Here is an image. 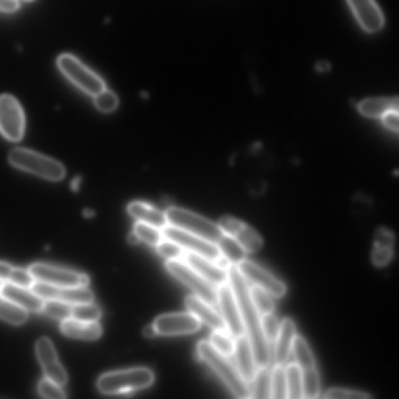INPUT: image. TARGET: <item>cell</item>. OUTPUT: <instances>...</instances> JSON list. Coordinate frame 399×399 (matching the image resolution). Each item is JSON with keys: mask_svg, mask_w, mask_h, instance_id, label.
I'll list each match as a JSON object with an SVG mask.
<instances>
[{"mask_svg": "<svg viewBox=\"0 0 399 399\" xmlns=\"http://www.w3.org/2000/svg\"><path fill=\"white\" fill-rule=\"evenodd\" d=\"M227 272L228 282L236 297L245 334L251 342L257 368L269 367L271 361L269 344L262 333L261 315L252 301L248 282L237 265H230Z\"/></svg>", "mask_w": 399, "mask_h": 399, "instance_id": "1", "label": "cell"}, {"mask_svg": "<svg viewBox=\"0 0 399 399\" xmlns=\"http://www.w3.org/2000/svg\"><path fill=\"white\" fill-rule=\"evenodd\" d=\"M197 353L200 359L204 361L218 374L231 393L237 398H252L251 388L240 375L236 366L224 356L216 351L209 341H201L197 344Z\"/></svg>", "mask_w": 399, "mask_h": 399, "instance_id": "2", "label": "cell"}, {"mask_svg": "<svg viewBox=\"0 0 399 399\" xmlns=\"http://www.w3.org/2000/svg\"><path fill=\"white\" fill-rule=\"evenodd\" d=\"M151 370L137 368L103 374L97 382L100 393L105 395H123L145 389L154 383Z\"/></svg>", "mask_w": 399, "mask_h": 399, "instance_id": "3", "label": "cell"}, {"mask_svg": "<svg viewBox=\"0 0 399 399\" xmlns=\"http://www.w3.org/2000/svg\"><path fill=\"white\" fill-rule=\"evenodd\" d=\"M9 161L16 169L50 181L62 180L66 175L64 166L60 162L27 148L12 150Z\"/></svg>", "mask_w": 399, "mask_h": 399, "instance_id": "4", "label": "cell"}, {"mask_svg": "<svg viewBox=\"0 0 399 399\" xmlns=\"http://www.w3.org/2000/svg\"><path fill=\"white\" fill-rule=\"evenodd\" d=\"M165 214L170 226L202 237L212 243L217 244L223 236L218 224L194 212L172 207Z\"/></svg>", "mask_w": 399, "mask_h": 399, "instance_id": "5", "label": "cell"}, {"mask_svg": "<svg viewBox=\"0 0 399 399\" xmlns=\"http://www.w3.org/2000/svg\"><path fill=\"white\" fill-rule=\"evenodd\" d=\"M57 66L66 78L88 95L95 96L105 89L102 78L71 54L60 56Z\"/></svg>", "mask_w": 399, "mask_h": 399, "instance_id": "6", "label": "cell"}, {"mask_svg": "<svg viewBox=\"0 0 399 399\" xmlns=\"http://www.w3.org/2000/svg\"><path fill=\"white\" fill-rule=\"evenodd\" d=\"M165 269L173 277L193 291L197 296L212 306L218 305V289L182 260H170Z\"/></svg>", "mask_w": 399, "mask_h": 399, "instance_id": "7", "label": "cell"}, {"mask_svg": "<svg viewBox=\"0 0 399 399\" xmlns=\"http://www.w3.org/2000/svg\"><path fill=\"white\" fill-rule=\"evenodd\" d=\"M25 131L23 108L14 96L0 95V133L8 140L19 142Z\"/></svg>", "mask_w": 399, "mask_h": 399, "instance_id": "8", "label": "cell"}, {"mask_svg": "<svg viewBox=\"0 0 399 399\" xmlns=\"http://www.w3.org/2000/svg\"><path fill=\"white\" fill-rule=\"evenodd\" d=\"M28 270L36 281L56 286H87L90 282L86 274L46 264H32Z\"/></svg>", "mask_w": 399, "mask_h": 399, "instance_id": "9", "label": "cell"}, {"mask_svg": "<svg viewBox=\"0 0 399 399\" xmlns=\"http://www.w3.org/2000/svg\"><path fill=\"white\" fill-rule=\"evenodd\" d=\"M162 232L164 238L177 243L185 251L201 255L214 262L222 256L217 244L170 224L164 227Z\"/></svg>", "mask_w": 399, "mask_h": 399, "instance_id": "10", "label": "cell"}, {"mask_svg": "<svg viewBox=\"0 0 399 399\" xmlns=\"http://www.w3.org/2000/svg\"><path fill=\"white\" fill-rule=\"evenodd\" d=\"M31 289L44 301L57 299L71 305L93 303L94 294L86 286L62 287L36 281Z\"/></svg>", "mask_w": 399, "mask_h": 399, "instance_id": "11", "label": "cell"}, {"mask_svg": "<svg viewBox=\"0 0 399 399\" xmlns=\"http://www.w3.org/2000/svg\"><path fill=\"white\" fill-rule=\"evenodd\" d=\"M237 267L247 281H251L254 286L260 287L273 297L281 298L286 294L287 287L284 281L252 261L245 259Z\"/></svg>", "mask_w": 399, "mask_h": 399, "instance_id": "12", "label": "cell"}, {"mask_svg": "<svg viewBox=\"0 0 399 399\" xmlns=\"http://www.w3.org/2000/svg\"><path fill=\"white\" fill-rule=\"evenodd\" d=\"M224 235L237 241L247 253H256L263 247L264 241L254 229L231 216H224L218 224Z\"/></svg>", "mask_w": 399, "mask_h": 399, "instance_id": "13", "label": "cell"}, {"mask_svg": "<svg viewBox=\"0 0 399 399\" xmlns=\"http://www.w3.org/2000/svg\"><path fill=\"white\" fill-rule=\"evenodd\" d=\"M218 305L229 333L234 338L246 335L239 306L229 282L218 287Z\"/></svg>", "mask_w": 399, "mask_h": 399, "instance_id": "14", "label": "cell"}, {"mask_svg": "<svg viewBox=\"0 0 399 399\" xmlns=\"http://www.w3.org/2000/svg\"><path fill=\"white\" fill-rule=\"evenodd\" d=\"M153 323L157 334L166 336L195 333L202 326V322L190 312L163 314Z\"/></svg>", "mask_w": 399, "mask_h": 399, "instance_id": "15", "label": "cell"}, {"mask_svg": "<svg viewBox=\"0 0 399 399\" xmlns=\"http://www.w3.org/2000/svg\"><path fill=\"white\" fill-rule=\"evenodd\" d=\"M36 349L37 358L43 368L46 378L61 386L66 385L68 380V373L58 360L51 341L46 337L39 338Z\"/></svg>", "mask_w": 399, "mask_h": 399, "instance_id": "16", "label": "cell"}, {"mask_svg": "<svg viewBox=\"0 0 399 399\" xmlns=\"http://www.w3.org/2000/svg\"><path fill=\"white\" fill-rule=\"evenodd\" d=\"M347 2L366 31L373 33L383 28L384 15L374 0H347Z\"/></svg>", "mask_w": 399, "mask_h": 399, "instance_id": "17", "label": "cell"}, {"mask_svg": "<svg viewBox=\"0 0 399 399\" xmlns=\"http://www.w3.org/2000/svg\"><path fill=\"white\" fill-rule=\"evenodd\" d=\"M181 260L215 286L219 287L228 282L227 271L204 256L185 251Z\"/></svg>", "mask_w": 399, "mask_h": 399, "instance_id": "18", "label": "cell"}, {"mask_svg": "<svg viewBox=\"0 0 399 399\" xmlns=\"http://www.w3.org/2000/svg\"><path fill=\"white\" fill-rule=\"evenodd\" d=\"M0 294L28 312H43L44 299L33 292L31 289L4 282Z\"/></svg>", "mask_w": 399, "mask_h": 399, "instance_id": "19", "label": "cell"}, {"mask_svg": "<svg viewBox=\"0 0 399 399\" xmlns=\"http://www.w3.org/2000/svg\"><path fill=\"white\" fill-rule=\"evenodd\" d=\"M236 367L240 375L247 383H252L256 372L257 366L251 342L246 335L235 340L234 353Z\"/></svg>", "mask_w": 399, "mask_h": 399, "instance_id": "20", "label": "cell"}, {"mask_svg": "<svg viewBox=\"0 0 399 399\" xmlns=\"http://www.w3.org/2000/svg\"><path fill=\"white\" fill-rule=\"evenodd\" d=\"M296 326L294 321L285 318L281 321L280 328L274 342V360L276 364L284 365L292 353L293 346L296 336Z\"/></svg>", "mask_w": 399, "mask_h": 399, "instance_id": "21", "label": "cell"}, {"mask_svg": "<svg viewBox=\"0 0 399 399\" xmlns=\"http://www.w3.org/2000/svg\"><path fill=\"white\" fill-rule=\"evenodd\" d=\"M185 305L190 313L194 314L201 322L214 330H227L221 314L214 309V306L206 303L198 296H188Z\"/></svg>", "mask_w": 399, "mask_h": 399, "instance_id": "22", "label": "cell"}, {"mask_svg": "<svg viewBox=\"0 0 399 399\" xmlns=\"http://www.w3.org/2000/svg\"><path fill=\"white\" fill-rule=\"evenodd\" d=\"M62 333L68 337L93 341L101 337L102 326L98 322H86L70 318L61 323Z\"/></svg>", "mask_w": 399, "mask_h": 399, "instance_id": "23", "label": "cell"}, {"mask_svg": "<svg viewBox=\"0 0 399 399\" xmlns=\"http://www.w3.org/2000/svg\"><path fill=\"white\" fill-rule=\"evenodd\" d=\"M128 212L138 222L151 224L157 229H162L168 224L165 214L147 203L133 202L128 206Z\"/></svg>", "mask_w": 399, "mask_h": 399, "instance_id": "24", "label": "cell"}, {"mask_svg": "<svg viewBox=\"0 0 399 399\" xmlns=\"http://www.w3.org/2000/svg\"><path fill=\"white\" fill-rule=\"evenodd\" d=\"M393 110H398V98H367L358 104L359 112L370 118H381Z\"/></svg>", "mask_w": 399, "mask_h": 399, "instance_id": "25", "label": "cell"}, {"mask_svg": "<svg viewBox=\"0 0 399 399\" xmlns=\"http://www.w3.org/2000/svg\"><path fill=\"white\" fill-rule=\"evenodd\" d=\"M0 280L7 284L31 289L36 280L29 270L14 268L9 264L0 261Z\"/></svg>", "mask_w": 399, "mask_h": 399, "instance_id": "26", "label": "cell"}, {"mask_svg": "<svg viewBox=\"0 0 399 399\" xmlns=\"http://www.w3.org/2000/svg\"><path fill=\"white\" fill-rule=\"evenodd\" d=\"M28 318V314L26 310L0 294V319L14 326H21L27 321Z\"/></svg>", "mask_w": 399, "mask_h": 399, "instance_id": "27", "label": "cell"}, {"mask_svg": "<svg viewBox=\"0 0 399 399\" xmlns=\"http://www.w3.org/2000/svg\"><path fill=\"white\" fill-rule=\"evenodd\" d=\"M292 353L294 356L296 363L301 370L317 367L311 348L302 336L296 335Z\"/></svg>", "mask_w": 399, "mask_h": 399, "instance_id": "28", "label": "cell"}, {"mask_svg": "<svg viewBox=\"0 0 399 399\" xmlns=\"http://www.w3.org/2000/svg\"><path fill=\"white\" fill-rule=\"evenodd\" d=\"M216 244L222 255L226 257L231 264L238 265L247 259V252L234 238L223 234Z\"/></svg>", "mask_w": 399, "mask_h": 399, "instance_id": "29", "label": "cell"}, {"mask_svg": "<svg viewBox=\"0 0 399 399\" xmlns=\"http://www.w3.org/2000/svg\"><path fill=\"white\" fill-rule=\"evenodd\" d=\"M270 398H287L286 374L284 365L276 363L271 370Z\"/></svg>", "mask_w": 399, "mask_h": 399, "instance_id": "30", "label": "cell"}, {"mask_svg": "<svg viewBox=\"0 0 399 399\" xmlns=\"http://www.w3.org/2000/svg\"><path fill=\"white\" fill-rule=\"evenodd\" d=\"M287 398H304L303 377L301 368L296 363H289L286 368Z\"/></svg>", "mask_w": 399, "mask_h": 399, "instance_id": "31", "label": "cell"}, {"mask_svg": "<svg viewBox=\"0 0 399 399\" xmlns=\"http://www.w3.org/2000/svg\"><path fill=\"white\" fill-rule=\"evenodd\" d=\"M304 398H318L321 393L320 374L317 367L302 370Z\"/></svg>", "mask_w": 399, "mask_h": 399, "instance_id": "32", "label": "cell"}, {"mask_svg": "<svg viewBox=\"0 0 399 399\" xmlns=\"http://www.w3.org/2000/svg\"><path fill=\"white\" fill-rule=\"evenodd\" d=\"M209 343L216 351L224 356L229 357L234 353L235 340L227 330H214Z\"/></svg>", "mask_w": 399, "mask_h": 399, "instance_id": "33", "label": "cell"}, {"mask_svg": "<svg viewBox=\"0 0 399 399\" xmlns=\"http://www.w3.org/2000/svg\"><path fill=\"white\" fill-rule=\"evenodd\" d=\"M270 374L269 367L257 368L252 382V398H270Z\"/></svg>", "mask_w": 399, "mask_h": 399, "instance_id": "34", "label": "cell"}, {"mask_svg": "<svg viewBox=\"0 0 399 399\" xmlns=\"http://www.w3.org/2000/svg\"><path fill=\"white\" fill-rule=\"evenodd\" d=\"M249 295L256 311L261 315L273 313L276 309L273 296L260 287H249Z\"/></svg>", "mask_w": 399, "mask_h": 399, "instance_id": "35", "label": "cell"}, {"mask_svg": "<svg viewBox=\"0 0 399 399\" xmlns=\"http://www.w3.org/2000/svg\"><path fill=\"white\" fill-rule=\"evenodd\" d=\"M102 310L93 303L72 306L71 318L86 322H98L102 317Z\"/></svg>", "mask_w": 399, "mask_h": 399, "instance_id": "36", "label": "cell"}, {"mask_svg": "<svg viewBox=\"0 0 399 399\" xmlns=\"http://www.w3.org/2000/svg\"><path fill=\"white\" fill-rule=\"evenodd\" d=\"M72 306L57 299H46L43 312L48 317L63 321L71 318Z\"/></svg>", "mask_w": 399, "mask_h": 399, "instance_id": "37", "label": "cell"}, {"mask_svg": "<svg viewBox=\"0 0 399 399\" xmlns=\"http://www.w3.org/2000/svg\"><path fill=\"white\" fill-rule=\"evenodd\" d=\"M134 231L140 241H143L145 244L152 247H156L164 238L162 229L140 222L135 224Z\"/></svg>", "mask_w": 399, "mask_h": 399, "instance_id": "38", "label": "cell"}, {"mask_svg": "<svg viewBox=\"0 0 399 399\" xmlns=\"http://www.w3.org/2000/svg\"><path fill=\"white\" fill-rule=\"evenodd\" d=\"M281 322L274 313L261 315V329L264 338L269 344L276 342Z\"/></svg>", "mask_w": 399, "mask_h": 399, "instance_id": "39", "label": "cell"}, {"mask_svg": "<svg viewBox=\"0 0 399 399\" xmlns=\"http://www.w3.org/2000/svg\"><path fill=\"white\" fill-rule=\"evenodd\" d=\"M155 247L157 254L167 261L181 260L185 253V249L180 245L166 238H163Z\"/></svg>", "mask_w": 399, "mask_h": 399, "instance_id": "40", "label": "cell"}, {"mask_svg": "<svg viewBox=\"0 0 399 399\" xmlns=\"http://www.w3.org/2000/svg\"><path fill=\"white\" fill-rule=\"evenodd\" d=\"M323 398L327 399H369L372 396L363 390L333 388L326 390Z\"/></svg>", "mask_w": 399, "mask_h": 399, "instance_id": "41", "label": "cell"}, {"mask_svg": "<svg viewBox=\"0 0 399 399\" xmlns=\"http://www.w3.org/2000/svg\"><path fill=\"white\" fill-rule=\"evenodd\" d=\"M94 102L100 111L110 113L118 108L119 99L113 91L105 89L95 96Z\"/></svg>", "mask_w": 399, "mask_h": 399, "instance_id": "42", "label": "cell"}, {"mask_svg": "<svg viewBox=\"0 0 399 399\" xmlns=\"http://www.w3.org/2000/svg\"><path fill=\"white\" fill-rule=\"evenodd\" d=\"M38 390L40 395L46 398L63 399L66 398L61 385L46 378L39 382Z\"/></svg>", "mask_w": 399, "mask_h": 399, "instance_id": "43", "label": "cell"}, {"mask_svg": "<svg viewBox=\"0 0 399 399\" xmlns=\"http://www.w3.org/2000/svg\"><path fill=\"white\" fill-rule=\"evenodd\" d=\"M395 237L394 232L386 227H380L373 239V247L380 249H394Z\"/></svg>", "mask_w": 399, "mask_h": 399, "instance_id": "44", "label": "cell"}, {"mask_svg": "<svg viewBox=\"0 0 399 399\" xmlns=\"http://www.w3.org/2000/svg\"><path fill=\"white\" fill-rule=\"evenodd\" d=\"M394 255V249H380L373 247L371 253V261L376 267H384L392 261Z\"/></svg>", "mask_w": 399, "mask_h": 399, "instance_id": "45", "label": "cell"}, {"mask_svg": "<svg viewBox=\"0 0 399 399\" xmlns=\"http://www.w3.org/2000/svg\"><path fill=\"white\" fill-rule=\"evenodd\" d=\"M385 127L390 130L398 131V110L388 112L381 118Z\"/></svg>", "mask_w": 399, "mask_h": 399, "instance_id": "46", "label": "cell"}, {"mask_svg": "<svg viewBox=\"0 0 399 399\" xmlns=\"http://www.w3.org/2000/svg\"><path fill=\"white\" fill-rule=\"evenodd\" d=\"M19 0H0V11L14 13L19 9Z\"/></svg>", "mask_w": 399, "mask_h": 399, "instance_id": "47", "label": "cell"}, {"mask_svg": "<svg viewBox=\"0 0 399 399\" xmlns=\"http://www.w3.org/2000/svg\"><path fill=\"white\" fill-rule=\"evenodd\" d=\"M142 332L145 337L150 338H155L156 336L159 335L157 334V331L154 323L146 326Z\"/></svg>", "mask_w": 399, "mask_h": 399, "instance_id": "48", "label": "cell"}, {"mask_svg": "<svg viewBox=\"0 0 399 399\" xmlns=\"http://www.w3.org/2000/svg\"><path fill=\"white\" fill-rule=\"evenodd\" d=\"M128 240L130 244L132 245L138 244V243H140V238L138 237V236L137 235L135 231L130 232V234L128 236Z\"/></svg>", "mask_w": 399, "mask_h": 399, "instance_id": "49", "label": "cell"}, {"mask_svg": "<svg viewBox=\"0 0 399 399\" xmlns=\"http://www.w3.org/2000/svg\"><path fill=\"white\" fill-rule=\"evenodd\" d=\"M80 182H81V179L80 177H75L72 181H71V189L73 191H77L79 189V186H80Z\"/></svg>", "mask_w": 399, "mask_h": 399, "instance_id": "50", "label": "cell"}, {"mask_svg": "<svg viewBox=\"0 0 399 399\" xmlns=\"http://www.w3.org/2000/svg\"><path fill=\"white\" fill-rule=\"evenodd\" d=\"M328 68H329V65L327 63L322 62L318 64V69L319 71H323Z\"/></svg>", "mask_w": 399, "mask_h": 399, "instance_id": "51", "label": "cell"}, {"mask_svg": "<svg viewBox=\"0 0 399 399\" xmlns=\"http://www.w3.org/2000/svg\"><path fill=\"white\" fill-rule=\"evenodd\" d=\"M84 215L86 217L90 218L93 215V212L90 209H86L84 211Z\"/></svg>", "mask_w": 399, "mask_h": 399, "instance_id": "52", "label": "cell"}, {"mask_svg": "<svg viewBox=\"0 0 399 399\" xmlns=\"http://www.w3.org/2000/svg\"><path fill=\"white\" fill-rule=\"evenodd\" d=\"M4 284V282L2 280H0V292H1L2 287Z\"/></svg>", "mask_w": 399, "mask_h": 399, "instance_id": "53", "label": "cell"}, {"mask_svg": "<svg viewBox=\"0 0 399 399\" xmlns=\"http://www.w3.org/2000/svg\"><path fill=\"white\" fill-rule=\"evenodd\" d=\"M26 1H28V2H30V1H34V0H26Z\"/></svg>", "mask_w": 399, "mask_h": 399, "instance_id": "54", "label": "cell"}]
</instances>
